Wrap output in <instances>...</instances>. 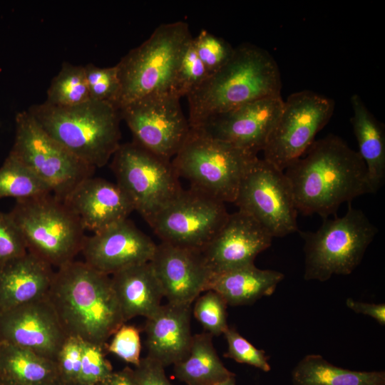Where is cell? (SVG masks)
<instances>
[{"instance_id": "cell-14", "label": "cell", "mask_w": 385, "mask_h": 385, "mask_svg": "<svg viewBox=\"0 0 385 385\" xmlns=\"http://www.w3.org/2000/svg\"><path fill=\"white\" fill-rule=\"evenodd\" d=\"M180 98L170 92L143 96L120 110L135 143L172 160L185 142L191 127Z\"/></svg>"}, {"instance_id": "cell-33", "label": "cell", "mask_w": 385, "mask_h": 385, "mask_svg": "<svg viewBox=\"0 0 385 385\" xmlns=\"http://www.w3.org/2000/svg\"><path fill=\"white\" fill-rule=\"evenodd\" d=\"M192 46L209 76L219 71L231 58L235 48L222 38L205 29L192 37Z\"/></svg>"}, {"instance_id": "cell-25", "label": "cell", "mask_w": 385, "mask_h": 385, "mask_svg": "<svg viewBox=\"0 0 385 385\" xmlns=\"http://www.w3.org/2000/svg\"><path fill=\"white\" fill-rule=\"evenodd\" d=\"M351 123L356 137L358 153L364 161L374 192L385 180V128L369 110L361 96L353 94Z\"/></svg>"}, {"instance_id": "cell-3", "label": "cell", "mask_w": 385, "mask_h": 385, "mask_svg": "<svg viewBox=\"0 0 385 385\" xmlns=\"http://www.w3.org/2000/svg\"><path fill=\"white\" fill-rule=\"evenodd\" d=\"M279 68L268 51L245 43L229 61L188 96L191 128L210 117L247 103L281 96Z\"/></svg>"}, {"instance_id": "cell-12", "label": "cell", "mask_w": 385, "mask_h": 385, "mask_svg": "<svg viewBox=\"0 0 385 385\" xmlns=\"http://www.w3.org/2000/svg\"><path fill=\"white\" fill-rule=\"evenodd\" d=\"M229 214L225 203L190 188L183 189L148 224L161 242L202 251Z\"/></svg>"}, {"instance_id": "cell-31", "label": "cell", "mask_w": 385, "mask_h": 385, "mask_svg": "<svg viewBox=\"0 0 385 385\" xmlns=\"http://www.w3.org/2000/svg\"><path fill=\"white\" fill-rule=\"evenodd\" d=\"M208 77L209 74L197 56L191 40L176 69L170 93L180 98L187 97Z\"/></svg>"}, {"instance_id": "cell-21", "label": "cell", "mask_w": 385, "mask_h": 385, "mask_svg": "<svg viewBox=\"0 0 385 385\" xmlns=\"http://www.w3.org/2000/svg\"><path fill=\"white\" fill-rule=\"evenodd\" d=\"M191 312V305L168 302L147 318L145 332L148 356L165 367L187 356L193 337L190 331Z\"/></svg>"}, {"instance_id": "cell-41", "label": "cell", "mask_w": 385, "mask_h": 385, "mask_svg": "<svg viewBox=\"0 0 385 385\" xmlns=\"http://www.w3.org/2000/svg\"><path fill=\"white\" fill-rule=\"evenodd\" d=\"M346 304L353 312L371 317L381 325H385V304L384 303H366L348 298Z\"/></svg>"}, {"instance_id": "cell-34", "label": "cell", "mask_w": 385, "mask_h": 385, "mask_svg": "<svg viewBox=\"0 0 385 385\" xmlns=\"http://www.w3.org/2000/svg\"><path fill=\"white\" fill-rule=\"evenodd\" d=\"M84 68L91 98L111 103L117 108L120 92L117 66L100 68L88 63L84 66Z\"/></svg>"}, {"instance_id": "cell-23", "label": "cell", "mask_w": 385, "mask_h": 385, "mask_svg": "<svg viewBox=\"0 0 385 385\" xmlns=\"http://www.w3.org/2000/svg\"><path fill=\"white\" fill-rule=\"evenodd\" d=\"M111 279L125 322L138 316L149 318L162 305L163 291L149 262L121 270Z\"/></svg>"}, {"instance_id": "cell-16", "label": "cell", "mask_w": 385, "mask_h": 385, "mask_svg": "<svg viewBox=\"0 0 385 385\" xmlns=\"http://www.w3.org/2000/svg\"><path fill=\"white\" fill-rule=\"evenodd\" d=\"M66 337L47 296L0 314V341L54 361Z\"/></svg>"}, {"instance_id": "cell-30", "label": "cell", "mask_w": 385, "mask_h": 385, "mask_svg": "<svg viewBox=\"0 0 385 385\" xmlns=\"http://www.w3.org/2000/svg\"><path fill=\"white\" fill-rule=\"evenodd\" d=\"M91 99L84 66L63 62L51 82L45 101L53 106L68 107Z\"/></svg>"}, {"instance_id": "cell-26", "label": "cell", "mask_w": 385, "mask_h": 385, "mask_svg": "<svg viewBox=\"0 0 385 385\" xmlns=\"http://www.w3.org/2000/svg\"><path fill=\"white\" fill-rule=\"evenodd\" d=\"M0 379L19 385H56L60 381L54 361L1 341Z\"/></svg>"}, {"instance_id": "cell-2", "label": "cell", "mask_w": 385, "mask_h": 385, "mask_svg": "<svg viewBox=\"0 0 385 385\" xmlns=\"http://www.w3.org/2000/svg\"><path fill=\"white\" fill-rule=\"evenodd\" d=\"M47 297L67 337L106 346L125 323L111 276L85 262L73 260L58 268Z\"/></svg>"}, {"instance_id": "cell-27", "label": "cell", "mask_w": 385, "mask_h": 385, "mask_svg": "<svg viewBox=\"0 0 385 385\" xmlns=\"http://www.w3.org/2000/svg\"><path fill=\"white\" fill-rule=\"evenodd\" d=\"M174 374L188 385H212L235 376L218 356L208 332L193 335L188 354L174 364Z\"/></svg>"}, {"instance_id": "cell-40", "label": "cell", "mask_w": 385, "mask_h": 385, "mask_svg": "<svg viewBox=\"0 0 385 385\" xmlns=\"http://www.w3.org/2000/svg\"><path fill=\"white\" fill-rule=\"evenodd\" d=\"M164 368L148 356L141 358L133 370L137 385H173L166 377Z\"/></svg>"}, {"instance_id": "cell-22", "label": "cell", "mask_w": 385, "mask_h": 385, "mask_svg": "<svg viewBox=\"0 0 385 385\" xmlns=\"http://www.w3.org/2000/svg\"><path fill=\"white\" fill-rule=\"evenodd\" d=\"M53 267L27 252L0 267V314L47 296Z\"/></svg>"}, {"instance_id": "cell-42", "label": "cell", "mask_w": 385, "mask_h": 385, "mask_svg": "<svg viewBox=\"0 0 385 385\" xmlns=\"http://www.w3.org/2000/svg\"><path fill=\"white\" fill-rule=\"evenodd\" d=\"M98 385H137L134 372L130 367L113 372L104 381Z\"/></svg>"}, {"instance_id": "cell-39", "label": "cell", "mask_w": 385, "mask_h": 385, "mask_svg": "<svg viewBox=\"0 0 385 385\" xmlns=\"http://www.w3.org/2000/svg\"><path fill=\"white\" fill-rule=\"evenodd\" d=\"M26 252L21 233L10 215L0 212V267Z\"/></svg>"}, {"instance_id": "cell-35", "label": "cell", "mask_w": 385, "mask_h": 385, "mask_svg": "<svg viewBox=\"0 0 385 385\" xmlns=\"http://www.w3.org/2000/svg\"><path fill=\"white\" fill-rule=\"evenodd\" d=\"M106 346L82 340L81 363L78 383L83 385H98L113 372L106 358Z\"/></svg>"}, {"instance_id": "cell-44", "label": "cell", "mask_w": 385, "mask_h": 385, "mask_svg": "<svg viewBox=\"0 0 385 385\" xmlns=\"http://www.w3.org/2000/svg\"><path fill=\"white\" fill-rule=\"evenodd\" d=\"M0 385H19V384H14L13 382H11L9 381H7L3 379H0Z\"/></svg>"}, {"instance_id": "cell-9", "label": "cell", "mask_w": 385, "mask_h": 385, "mask_svg": "<svg viewBox=\"0 0 385 385\" xmlns=\"http://www.w3.org/2000/svg\"><path fill=\"white\" fill-rule=\"evenodd\" d=\"M112 158L116 183L147 222L183 190L172 160L134 141L120 143Z\"/></svg>"}, {"instance_id": "cell-11", "label": "cell", "mask_w": 385, "mask_h": 385, "mask_svg": "<svg viewBox=\"0 0 385 385\" xmlns=\"http://www.w3.org/2000/svg\"><path fill=\"white\" fill-rule=\"evenodd\" d=\"M334 110L332 99L314 91L290 94L262 150L263 159L284 171L307 150Z\"/></svg>"}, {"instance_id": "cell-20", "label": "cell", "mask_w": 385, "mask_h": 385, "mask_svg": "<svg viewBox=\"0 0 385 385\" xmlns=\"http://www.w3.org/2000/svg\"><path fill=\"white\" fill-rule=\"evenodd\" d=\"M79 219L85 230L93 233L128 219L134 210L128 197L117 183L88 177L63 200Z\"/></svg>"}, {"instance_id": "cell-8", "label": "cell", "mask_w": 385, "mask_h": 385, "mask_svg": "<svg viewBox=\"0 0 385 385\" xmlns=\"http://www.w3.org/2000/svg\"><path fill=\"white\" fill-rule=\"evenodd\" d=\"M377 232L364 212L351 203L344 216L324 219L315 232H300L304 241V279L324 282L333 275L351 274Z\"/></svg>"}, {"instance_id": "cell-10", "label": "cell", "mask_w": 385, "mask_h": 385, "mask_svg": "<svg viewBox=\"0 0 385 385\" xmlns=\"http://www.w3.org/2000/svg\"><path fill=\"white\" fill-rule=\"evenodd\" d=\"M14 143L9 153L28 166L63 200L95 168L87 165L48 135L28 111L15 118Z\"/></svg>"}, {"instance_id": "cell-38", "label": "cell", "mask_w": 385, "mask_h": 385, "mask_svg": "<svg viewBox=\"0 0 385 385\" xmlns=\"http://www.w3.org/2000/svg\"><path fill=\"white\" fill-rule=\"evenodd\" d=\"M107 346L109 352L123 361L137 366L140 361V338L139 329L123 324L113 335Z\"/></svg>"}, {"instance_id": "cell-29", "label": "cell", "mask_w": 385, "mask_h": 385, "mask_svg": "<svg viewBox=\"0 0 385 385\" xmlns=\"http://www.w3.org/2000/svg\"><path fill=\"white\" fill-rule=\"evenodd\" d=\"M52 194L49 187L28 166L9 153L0 167V198L16 200Z\"/></svg>"}, {"instance_id": "cell-4", "label": "cell", "mask_w": 385, "mask_h": 385, "mask_svg": "<svg viewBox=\"0 0 385 385\" xmlns=\"http://www.w3.org/2000/svg\"><path fill=\"white\" fill-rule=\"evenodd\" d=\"M27 111L48 135L95 169L106 165L120 145L122 118L111 103L91 99L61 107L44 101Z\"/></svg>"}, {"instance_id": "cell-28", "label": "cell", "mask_w": 385, "mask_h": 385, "mask_svg": "<svg viewBox=\"0 0 385 385\" xmlns=\"http://www.w3.org/2000/svg\"><path fill=\"white\" fill-rule=\"evenodd\" d=\"M294 385H385V372L340 368L319 354L302 358L292 371Z\"/></svg>"}, {"instance_id": "cell-24", "label": "cell", "mask_w": 385, "mask_h": 385, "mask_svg": "<svg viewBox=\"0 0 385 385\" xmlns=\"http://www.w3.org/2000/svg\"><path fill=\"white\" fill-rule=\"evenodd\" d=\"M283 279L280 272L252 264L212 274L208 290L217 292L229 305L251 304L272 294Z\"/></svg>"}, {"instance_id": "cell-17", "label": "cell", "mask_w": 385, "mask_h": 385, "mask_svg": "<svg viewBox=\"0 0 385 385\" xmlns=\"http://www.w3.org/2000/svg\"><path fill=\"white\" fill-rule=\"evenodd\" d=\"M149 262L169 303L191 305L209 289L212 273L200 250L161 242Z\"/></svg>"}, {"instance_id": "cell-32", "label": "cell", "mask_w": 385, "mask_h": 385, "mask_svg": "<svg viewBox=\"0 0 385 385\" xmlns=\"http://www.w3.org/2000/svg\"><path fill=\"white\" fill-rule=\"evenodd\" d=\"M195 300L193 314L206 332L212 336L224 334L229 327L225 299L217 292L207 290Z\"/></svg>"}, {"instance_id": "cell-1", "label": "cell", "mask_w": 385, "mask_h": 385, "mask_svg": "<svg viewBox=\"0 0 385 385\" xmlns=\"http://www.w3.org/2000/svg\"><path fill=\"white\" fill-rule=\"evenodd\" d=\"M306 153L284 172L298 212L324 220L342 204L374 193L361 158L339 136L314 140Z\"/></svg>"}, {"instance_id": "cell-37", "label": "cell", "mask_w": 385, "mask_h": 385, "mask_svg": "<svg viewBox=\"0 0 385 385\" xmlns=\"http://www.w3.org/2000/svg\"><path fill=\"white\" fill-rule=\"evenodd\" d=\"M82 340L67 337L55 359L61 382L78 383L81 363Z\"/></svg>"}, {"instance_id": "cell-5", "label": "cell", "mask_w": 385, "mask_h": 385, "mask_svg": "<svg viewBox=\"0 0 385 385\" xmlns=\"http://www.w3.org/2000/svg\"><path fill=\"white\" fill-rule=\"evenodd\" d=\"M257 158V155L191 128L172 163L190 188L224 203H234L243 178Z\"/></svg>"}, {"instance_id": "cell-7", "label": "cell", "mask_w": 385, "mask_h": 385, "mask_svg": "<svg viewBox=\"0 0 385 385\" xmlns=\"http://www.w3.org/2000/svg\"><path fill=\"white\" fill-rule=\"evenodd\" d=\"M27 252L57 269L74 260L86 239L79 219L53 194L16 200L9 213Z\"/></svg>"}, {"instance_id": "cell-36", "label": "cell", "mask_w": 385, "mask_h": 385, "mask_svg": "<svg viewBox=\"0 0 385 385\" xmlns=\"http://www.w3.org/2000/svg\"><path fill=\"white\" fill-rule=\"evenodd\" d=\"M223 334L227 343V351L224 356L264 371L270 370L267 357L263 350L257 349L233 328L228 327Z\"/></svg>"}, {"instance_id": "cell-45", "label": "cell", "mask_w": 385, "mask_h": 385, "mask_svg": "<svg viewBox=\"0 0 385 385\" xmlns=\"http://www.w3.org/2000/svg\"><path fill=\"white\" fill-rule=\"evenodd\" d=\"M56 385H83L80 383H64L59 381Z\"/></svg>"}, {"instance_id": "cell-19", "label": "cell", "mask_w": 385, "mask_h": 385, "mask_svg": "<svg viewBox=\"0 0 385 385\" xmlns=\"http://www.w3.org/2000/svg\"><path fill=\"white\" fill-rule=\"evenodd\" d=\"M273 237L253 217L237 210L201 251L212 274L254 264Z\"/></svg>"}, {"instance_id": "cell-18", "label": "cell", "mask_w": 385, "mask_h": 385, "mask_svg": "<svg viewBox=\"0 0 385 385\" xmlns=\"http://www.w3.org/2000/svg\"><path fill=\"white\" fill-rule=\"evenodd\" d=\"M155 247L149 236L126 219L86 236L81 253L87 265L111 276L128 267L150 262Z\"/></svg>"}, {"instance_id": "cell-15", "label": "cell", "mask_w": 385, "mask_h": 385, "mask_svg": "<svg viewBox=\"0 0 385 385\" xmlns=\"http://www.w3.org/2000/svg\"><path fill=\"white\" fill-rule=\"evenodd\" d=\"M283 103L282 96L258 99L215 115L192 128L257 155L263 150Z\"/></svg>"}, {"instance_id": "cell-6", "label": "cell", "mask_w": 385, "mask_h": 385, "mask_svg": "<svg viewBox=\"0 0 385 385\" xmlns=\"http://www.w3.org/2000/svg\"><path fill=\"white\" fill-rule=\"evenodd\" d=\"M192 36L182 21L157 26L149 38L116 64L120 81V111L143 96L170 92L180 61Z\"/></svg>"}, {"instance_id": "cell-13", "label": "cell", "mask_w": 385, "mask_h": 385, "mask_svg": "<svg viewBox=\"0 0 385 385\" xmlns=\"http://www.w3.org/2000/svg\"><path fill=\"white\" fill-rule=\"evenodd\" d=\"M234 204L274 237L298 231L297 210L284 171L259 158L243 178Z\"/></svg>"}, {"instance_id": "cell-43", "label": "cell", "mask_w": 385, "mask_h": 385, "mask_svg": "<svg viewBox=\"0 0 385 385\" xmlns=\"http://www.w3.org/2000/svg\"><path fill=\"white\" fill-rule=\"evenodd\" d=\"M212 385H236L235 376H232L230 378H228L224 381L214 384Z\"/></svg>"}]
</instances>
